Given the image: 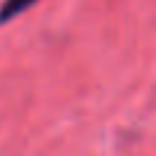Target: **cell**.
<instances>
[{
    "mask_svg": "<svg viewBox=\"0 0 156 156\" xmlns=\"http://www.w3.org/2000/svg\"><path fill=\"white\" fill-rule=\"evenodd\" d=\"M34 2H37V0H5V2L0 5V25L12 21V19H16L19 14H23Z\"/></svg>",
    "mask_w": 156,
    "mask_h": 156,
    "instance_id": "cell-1",
    "label": "cell"
}]
</instances>
